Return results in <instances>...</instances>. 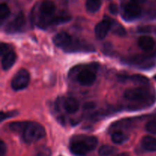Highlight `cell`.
<instances>
[{
	"mask_svg": "<svg viewBox=\"0 0 156 156\" xmlns=\"http://www.w3.org/2000/svg\"><path fill=\"white\" fill-rule=\"evenodd\" d=\"M98 145V139L91 136H76L71 139L69 148L73 154L84 156L92 151Z\"/></svg>",
	"mask_w": 156,
	"mask_h": 156,
	"instance_id": "cell-1",
	"label": "cell"
},
{
	"mask_svg": "<svg viewBox=\"0 0 156 156\" xmlns=\"http://www.w3.org/2000/svg\"><path fill=\"white\" fill-rule=\"evenodd\" d=\"M23 140L27 143L37 142L44 137L46 131L41 124L36 122H27L21 132Z\"/></svg>",
	"mask_w": 156,
	"mask_h": 156,
	"instance_id": "cell-2",
	"label": "cell"
},
{
	"mask_svg": "<svg viewBox=\"0 0 156 156\" xmlns=\"http://www.w3.org/2000/svg\"><path fill=\"white\" fill-rule=\"evenodd\" d=\"M123 96L125 99L129 101L147 102L151 103H153V98H155L152 92L145 86L128 89L125 91Z\"/></svg>",
	"mask_w": 156,
	"mask_h": 156,
	"instance_id": "cell-3",
	"label": "cell"
},
{
	"mask_svg": "<svg viewBox=\"0 0 156 156\" xmlns=\"http://www.w3.org/2000/svg\"><path fill=\"white\" fill-rule=\"evenodd\" d=\"M30 82V74L25 69H21L18 70L11 81V87L15 91L21 90L27 87Z\"/></svg>",
	"mask_w": 156,
	"mask_h": 156,
	"instance_id": "cell-4",
	"label": "cell"
},
{
	"mask_svg": "<svg viewBox=\"0 0 156 156\" xmlns=\"http://www.w3.org/2000/svg\"><path fill=\"white\" fill-rule=\"evenodd\" d=\"M127 62L142 69L151 68L154 65V61L152 56L149 55H135L127 59Z\"/></svg>",
	"mask_w": 156,
	"mask_h": 156,
	"instance_id": "cell-5",
	"label": "cell"
},
{
	"mask_svg": "<svg viewBox=\"0 0 156 156\" xmlns=\"http://www.w3.org/2000/svg\"><path fill=\"white\" fill-rule=\"evenodd\" d=\"M26 24L25 17L22 12H19L13 20L10 21L5 27V32L9 34L21 32L24 28Z\"/></svg>",
	"mask_w": 156,
	"mask_h": 156,
	"instance_id": "cell-6",
	"label": "cell"
},
{
	"mask_svg": "<svg viewBox=\"0 0 156 156\" xmlns=\"http://www.w3.org/2000/svg\"><path fill=\"white\" fill-rule=\"evenodd\" d=\"M76 79L78 82L82 85L91 86L96 80V74L91 68L85 67L79 71L76 76Z\"/></svg>",
	"mask_w": 156,
	"mask_h": 156,
	"instance_id": "cell-7",
	"label": "cell"
},
{
	"mask_svg": "<svg viewBox=\"0 0 156 156\" xmlns=\"http://www.w3.org/2000/svg\"><path fill=\"white\" fill-rule=\"evenodd\" d=\"M53 43L56 44L57 47L60 48L64 49L66 51L68 50L71 46L72 43L73 41V38H72L71 35L68 34L67 32H61L59 33L56 34L53 38Z\"/></svg>",
	"mask_w": 156,
	"mask_h": 156,
	"instance_id": "cell-8",
	"label": "cell"
},
{
	"mask_svg": "<svg viewBox=\"0 0 156 156\" xmlns=\"http://www.w3.org/2000/svg\"><path fill=\"white\" fill-rule=\"evenodd\" d=\"M111 28H112V21L109 19L102 20L96 24L94 28L96 38L99 40L104 39Z\"/></svg>",
	"mask_w": 156,
	"mask_h": 156,
	"instance_id": "cell-9",
	"label": "cell"
},
{
	"mask_svg": "<svg viewBox=\"0 0 156 156\" xmlns=\"http://www.w3.org/2000/svg\"><path fill=\"white\" fill-rule=\"evenodd\" d=\"M142 13V9L139 4L130 2H128L124 7V18H126V20L135 19L140 16Z\"/></svg>",
	"mask_w": 156,
	"mask_h": 156,
	"instance_id": "cell-10",
	"label": "cell"
},
{
	"mask_svg": "<svg viewBox=\"0 0 156 156\" xmlns=\"http://www.w3.org/2000/svg\"><path fill=\"white\" fill-rule=\"evenodd\" d=\"M2 56V67L4 70H9L13 66L16 60V54L12 50H9Z\"/></svg>",
	"mask_w": 156,
	"mask_h": 156,
	"instance_id": "cell-11",
	"label": "cell"
},
{
	"mask_svg": "<svg viewBox=\"0 0 156 156\" xmlns=\"http://www.w3.org/2000/svg\"><path fill=\"white\" fill-rule=\"evenodd\" d=\"M138 45L140 48L146 51H151L155 48V41L152 37L143 35L138 39Z\"/></svg>",
	"mask_w": 156,
	"mask_h": 156,
	"instance_id": "cell-12",
	"label": "cell"
},
{
	"mask_svg": "<svg viewBox=\"0 0 156 156\" xmlns=\"http://www.w3.org/2000/svg\"><path fill=\"white\" fill-rule=\"evenodd\" d=\"M119 80L121 81H132L135 84H140V85L146 86L149 84V80L146 76L143 75L136 74L132 76H127V75H120L119 76Z\"/></svg>",
	"mask_w": 156,
	"mask_h": 156,
	"instance_id": "cell-13",
	"label": "cell"
},
{
	"mask_svg": "<svg viewBox=\"0 0 156 156\" xmlns=\"http://www.w3.org/2000/svg\"><path fill=\"white\" fill-rule=\"evenodd\" d=\"M62 106L66 113L73 114L79 110V104L77 99L74 97H67L62 102Z\"/></svg>",
	"mask_w": 156,
	"mask_h": 156,
	"instance_id": "cell-14",
	"label": "cell"
},
{
	"mask_svg": "<svg viewBox=\"0 0 156 156\" xmlns=\"http://www.w3.org/2000/svg\"><path fill=\"white\" fill-rule=\"evenodd\" d=\"M142 147L149 151H156V139L150 136H146L142 139Z\"/></svg>",
	"mask_w": 156,
	"mask_h": 156,
	"instance_id": "cell-15",
	"label": "cell"
},
{
	"mask_svg": "<svg viewBox=\"0 0 156 156\" xmlns=\"http://www.w3.org/2000/svg\"><path fill=\"white\" fill-rule=\"evenodd\" d=\"M128 136L123 132L122 131L117 130V131L114 132L111 135V139H112L113 142L115 144H123L125 142L128 140Z\"/></svg>",
	"mask_w": 156,
	"mask_h": 156,
	"instance_id": "cell-16",
	"label": "cell"
},
{
	"mask_svg": "<svg viewBox=\"0 0 156 156\" xmlns=\"http://www.w3.org/2000/svg\"><path fill=\"white\" fill-rule=\"evenodd\" d=\"M101 6V0H86L85 2V7L86 9L90 12H98L100 9Z\"/></svg>",
	"mask_w": 156,
	"mask_h": 156,
	"instance_id": "cell-17",
	"label": "cell"
},
{
	"mask_svg": "<svg viewBox=\"0 0 156 156\" xmlns=\"http://www.w3.org/2000/svg\"><path fill=\"white\" fill-rule=\"evenodd\" d=\"M116 151H117V149L114 146L105 145L100 147L98 150V154L100 156H110L111 154H114Z\"/></svg>",
	"mask_w": 156,
	"mask_h": 156,
	"instance_id": "cell-18",
	"label": "cell"
},
{
	"mask_svg": "<svg viewBox=\"0 0 156 156\" xmlns=\"http://www.w3.org/2000/svg\"><path fill=\"white\" fill-rule=\"evenodd\" d=\"M9 14H10V9H9V6L5 3H2L0 6V20L1 21H3L5 19L9 17Z\"/></svg>",
	"mask_w": 156,
	"mask_h": 156,
	"instance_id": "cell-19",
	"label": "cell"
},
{
	"mask_svg": "<svg viewBox=\"0 0 156 156\" xmlns=\"http://www.w3.org/2000/svg\"><path fill=\"white\" fill-rule=\"evenodd\" d=\"M116 23L117 22H114V21H112V28L114 33L119 35H122V36L124 35L125 34H126L125 29L123 28L121 25H120V24H116Z\"/></svg>",
	"mask_w": 156,
	"mask_h": 156,
	"instance_id": "cell-20",
	"label": "cell"
},
{
	"mask_svg": "<svg viewBox=\"0 0 156 156\" xmlns=\"http://www.w3.org/2000/svg\"><path fill=\"white\" fill-rule=\"evenodd\" d=\"M146 129L149 133L156 134V119L149 121L146 125Z\"/></svg>",
	"mask_w": 156,
	"mask_h": 156,
	"instance_id": "cell-21",
	"label": "cell"
},
{
	"mask_svg": "<svg viewBox=\"0 0 156 156\" xmlns=\"http://www.w3.org/2000/svg\"><path fill=\"white\" fill-rule=\"evenodd\" d=\"M34 156H51V151L49 148L43 147L38 149Z\"/></svg>",
	"mask_w": 156,
	"mask_h": 156,
	"instance_id": "cell-22",
	"label": "cell"
},
{
	"mask_svg": "<svg viewBox=\"0 0 156 156\" xmlns=\"http://www.w3.org/2000/svg\"><path fill=\"white\" fill-rule=\"evenodd\" d=\"M18 114L16 111H10L6 112V113H1V121H4L5 119H9V118L15 116Z\"/></svg>",
	"mask_w": 156,
	"mask_h": 156,
	"instance_id": "cell-23",
	"label": "cell"
},
{
	"mask_svg": "<svg viewBox=\"0 0 156 156\" xmlns=\"http://www.w3.org/2000/svg\"><path fill=\"white\" fill-rule=\"evenodd\" d=\"M109 11L113 15H117L118 13V7L115 3H111L109 6Z\"/></svg>",
	"mask_w": 156,
	"mask_h": 156,
	"instance_id": "cell-24",
	"label": "cell"
},
{
	"mask_svg": "<svg viewBox=\"0 0 156 156\" xmlns=\"http://www.w3.org/2000/svg\"><path fill=\"white\" fill-rule=\"evenodd\" d=\"M10 46L8 45L7 44H4V43H2L1 47H0V53H1V55L4 54L5 53H6L7 51L10 50Z\"/></svg>",
	"mask_w": 156,
	"mask_h": 156,
	"instance_id": "cell-25",
	"label": "cell"
},
{
	"mask_svg": "<svg viewBox=\"0 0 156 156\" xmlns=\"http://www.w3.org/2000/svg\"><path fill=\"white\" fill-rule=\"evenodd\" d=\"M6 152V145L2 140L0 142V155L4 156L5 153Z\"/></svg>",
	"mask_w": 156,
	"mask_h": 156,
	"instance_id": "cell-26",
	"label": "cell"
},
{
	"mask_svg": "<svg viewBox=\"0 0 156 156\" xmlns=\"http://www.w3.org/2000/svg\"><path fill=\"white\" fill-rule=\"evenodd\" d=\"M150 28L149 27H141L139 28V32H145V33H146V32H150Z\"/></svg>",
	"mask_w": 156,
	"mask_h": 156,
	"instance_id": "cell-27",
	"label": "cell"
},
{
	"mask_svg": "<svg viewBox=\"0 0 156 156\" xmlns=\"http://www.w3.org/2000/svg\"><path fill=\"white\" fill-rule=\"evenodd\" d=\"M94 106V104L93 102H87L85 106H84V108L86 109V110H90V109H92Z\"/></svg>",
	"mask_w": 156,
	"mask_h": 156,
	"instance_id": "cell-28",
	"label": "cell"
},
{
	"mask_svg": "<svg viewBox=\"0 0 156 156\" xmlns=\"http://www.w3.org/2000/svg\"><path fill=\"white\" fill-rule=\"evenodd\" d=\"M146 0H132V2H134L137 3V4H140V3L145 2Z\"/></svg>",
	"mask_w": 156,
	"mask_h": 156,
	"instance_id": "cell-29",
	"label": "cell"
},
{
	"mask_svg": "<svg viewBox=\"0 0 156 156\" xmlns=\"http://www.w3.org/2000/svg\"><path fill=\"white\" fill-rule=\"evenodd\" d=\"M117 156H129V155L127 154V153H122V154H118V155Z\"/></svg>",
	"mask_w": 156,
	"mask_h": 156,
	"instance_id": "cell-30",
	"label": "cell"
},
{
	"mask_svg": "<svg viewBox=\"0 0 156 156\" xmlns=\"http://www.w3.org/2000/svg\"><path fill=\"white\" fill-rule=\"evenodd\" d=\"M154 78H155V80H156V75H155V76H154Z\"/></svg>",
	"mask_w": 156,
	"mask_h": 156,
	"instance_id": "cell-31",
	"label": "cell"
}]
</instances>
